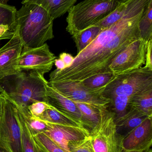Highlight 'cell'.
<instances>
[{
  "label": "cell",
  "instance_id": "obj_1",
  "mask_svg": "<svg viewBox=\"0 0 152 152\" xmlns=\"http://www.w3.org/2000/svg\"><path fill=\"white\" fill-rule=\"evenodd\" d=\"M150 0H129L124 16L104 28L85 49L74 58L72 65L50 75L49 83L81 82L92 76L112 73L114 59L129 45L140 39L139 23Z\"/></svg>",
  "mask_w": 152,
  "mask_h": 152
},
{
  "label": "cell",
  "instance_id": "obj_2",
  "mask_svg": "<svg viewBox=\"0 0 152 152\" xmlns=\"http://www.w3.org/2000/svg\"><path fill=\"white\" fill-rule=\"evenodd\" d=\"M54 20L40 5H22L17 11V29L23 48L40 47L52 39Z\"/></svg>",
  "mask_w": 152,
  "mask_h": 152
},
{
  "label": "cell",
  "instance_id": "obj_3",
  "mask_svg": "<svg viewBox=\"0 0 152 152\" xmlns=\"http://www.w3.org/2000/svg\"><path fill=\"white\" fill-rule=\"evenodd\" d=\"M47 81L37 72L20 71L0 81V92L14 105L27 109L35 102H46Z\"/></svg>",
  "mask_w": 152,
  "mask_h": 152
},
{
  "label": "cell",
  "instance_id": "obj_4",
  "mask_svg": "<svg viewBox=\"0 0 152 152\" xmlns=\"http://www.w3.org/2000/svg\"><path fill=\"white\" fill-rule=\"evenodd\" d=\"M125 0H84L68 12L66 30L73 36L94 26L113 12Z\"/></svg>",
  "mask_w": 152,
  "mask_h": 152
},
{
  "label": "cell",
  "instance_id": "obj_5",
  "mask_svg": "<svg viewBox=\"0 0 152 152\" xmlns=\"http://www.w3.org/2000/svg\"><path fill=\"white\" fill-rule=\"evenodd\" d=\"M151 89L152 69L145 66L117 75L106 86L103 94L108 99L115 95L125 96L131 98Z\"/></svg>",
  "mask_w": 152,
  "mask_h": 152
},
{
  "label": "cell",
  "instance_id": "obj_6",
  "mask_svg": "<svg viewBox=\"0 0 152 152\" xmlns=\"http://www.w3.org/2000/svg\"><path fill=\"white\" fill-rule=\"evenodd\" d=\"M100 119L90 132L95 152H123V139L116 132L114 114L108 108H100Z\"/></svg>",
  "mask_w": 152,
  "mask_h": 152
},
{
  "label": "cell",
  "instance_id": "obj_7",
  "mask_svg": "<svg viewBox=\"0 0 152 152\" xmlns=\"http://www.w3.org/2000/svg\"><path fill=\"white\" fill-rule=\"evenodd\" d=\"M48 84L73 102L84 103L95 107L106 108L109 107L110 102V100L106 98L103 94L106 86L91 89L83 86L81 82L73 81L48 82Z\"/></svg>",
  "mask_w": 152,
  "mask_h": 152
},
{
  "label": "cell",
  "instance_id": "obj_8",
  "mask_svg": "<svg viewBox=\"0 0 152 152\" xmlns=\"http://www.w3.org/2000/svg\"><path fill=\"white\" fill-rule=\"evenodd\" d=\"M56 59L46 43L36 48L23 47L16 68L18 72L33 71L44 76L51 71Z\"/></svg>",
  "mask_w": 152,
  "mask_h": 152
},
{
  "label": "cell",
  "instance_id": "obj_9",
  "mask_svg": "<svg viewBox=\"0 0 152 152\" xmlns=\"http://www.w3.org/2000/svg\"><path fill=\"white\" fill-rule=\"evenodd\" d=\"M5 98L0 121V143L11 152H22L17 109L10 100Z\"/></svg>",
  "mask_w": 152,
  "mask_h": 152
},
{
  "label": "cell",
  "instance_id": "obj_10",
  "mask_svg": "<svg viewBox=\"0 0 152 152\" xmlns=\"http://www.w3.org/2000/svg\"><path fill=\"white\" fill-rule=\"evenodd\" d=\"M147 43L140 38L129 45L112 62L110 72L118 75L142 67L145 65Z\"/></svg>",
  "mask_w": 152,
  "mask_h": 152
},
{
  "label": "cell",
  "instance_id": "obj_11",
  "mask_svg": "<svg viewBox=\"0 0 152 152\" xmlns=\"http://www.w3.org/2000/svg\"><path fill=\"white\" fill-rule=\"evenodd\" d=\"M152 117H148L122 140L123 152H148L152 145Z\"/></svg>",
  "mask_w": 152,
  "mask_h": 152
},
{
  "label": "cell",
  "instance_id": "obj_12",
  "mask_svg": "<svg viewBox=\"0 0 152 152\" xmlns=\"http://www.w3.org/2000/svg\"><path fill=\"white\" fill-rule=\"evenodd\" d=\"M44 134L66 152H70L68 148L69 143L84 140L90 137V133L84 128L50 123L49 129Z\"/></svg>",
  "mask_w": 152,
  "mask_h": 152
},
{
  "label": "cell",
  "instance_id": "obj_13",
  "mask_svg": "<svg viewBox=\"0 0 152 152\" xmlns=\"http://www.w3.org/2000/svg\"><path fill=\"white\" fill-rule=\"evenodd\" d=\"M23 48L17 29L13 37L0 49V81L18 73L17 60Z\"/></svg>",
  "mask_w": 152,
  "mask_h": 152
},
{
  "label": "cell",
  "instance_id": "obj_14",
  "mask_svg": "<svg viewBox=\"0 0 152 152\" xmlns=\"http://www.w3.org/2000/svg\"><path fill=\"white\" fill-rule=\"evenodd\" d=\"M46 88V102L54 110L63 113L83 126L82 115L75 102L50 86L48 81Z\"/></svg>",
  "mask_w": 152,
  "mask_h": 152
},
{
  "label": "cell",
  "instance_id": "obj_15",
  "mask_svg": "<svg viewBox=\"0 0 152 152\" xmlns=\"http://www.w3.org/2000/svg\"><path fill=\"white\" fill-rule=\"evenodd\" d=\"M148 117L146 114L133 108L126 117L115 123L116 132L123 139Z\"/></svg>",
  "mask_w": 152,
  "mask_h": 152
},
{
  "label": "cell",
  "instance_id": "obj_16",
  "mask_svg": "<svg viewBox=\"0 0 152 152\" xmlns=\"http://www.w3.org/2000/svg\"><path fill=\"white\" fill-rule=\"evenodd\" d=\"M82 115V126L90 133L100 119V108L84 103L75 102Z\"/></svg>",
  "mask_w": 152,
  "mask_h": 152
},
{
  "label": "cell",
  "instance_id": "obj_17",
  "mask_svg": "<svg viewBox=\"0 0 152 152\" xmlns=\"http://www.w3.org/2000/svg\"><path fill=\"white\" fill-rule=\"evenodd\" d=\"M77 0H41L40 5L54 20L60 18L69 11Z\"/></svg>",
  "mask_w": 152,
  "mask_h": 152
},
{
  "label": "cell",
  "instance_id": "obj_18",
  "mask_svg": "<svg viewBox=\"0 0 152 152\" xmlns=\"http://www.w3.org/2000/svg\"><path fill=\"white\" fill-rule=\"evenodd\" d=\"M108 109L114 114L115 123L126 117L133 109L131 98L125 96L115 95L110 97Z\"/></svg>",
  "mask_w": 152,
  "mask_h": 152
},
{
  "label": "cell",
  "instance_id": "obj_19",
  "mask_svg": "<svg viewBox=\"0 0 152 152\" xmlns=\"http://www.w3.org/2000/svg\"><path fill=\"white\" fill-rule=\"evenodd\" d=\"M103 29L99 26L94 25L72 36L77 49L78 53L85 49Z\"/></svg>",
  "mask_w": 152,
  "mask_h": 152
},
{
  "label": "cell",
  "instance_id": "obj_20",
  "mask_svg": "<svg viewBox=\"0 0 152 152\" xmlns=\"http://www.w3.org/2000/svg\"><path fill=\"white\" fill-rule=\"evenodd\" d=\"M17 109V108H16ZM17 117L21 131V145L22 152H40L31 134L22 114L17 109Z\"/></svg>",
  "mask_w": 152,
  "mask_h": 152
},
{
  "label": "cell",
  "instance_id": "obj_21",
  "mask_svg": "<svg viewBox=\"0 0 152 152\" xmlns=\"http://www.w3.org/2000/svg\"><path fill=\"white\" fill-rule=\"evenodd\" d=\"M38 118L54 125L83 127L72 119L53 108L46 110Z\"/></svg>",
  "mask_w": 152,
  "mask_h": 152
},
{
  "label": "cell",
  "instance_id": "obj_22",
  "mask_svg": "<svg viewBox=\"0 0 152 152\" xmlns=\"http://www.w3.org/2000/svg\"><path fill=\"white\" fill-rule=\"evenodd\" d=\"M14 105L22 114L27 126L33 137L39 134H44L48 130L49 128V123L32 116L29 113L28 109L20 108Z\"/></svg>",
  "mask_w": 152,
  "mask_h": 152
},
{
  "label": "cell",
  "instance_id": "obj_23",
  "mask_svg": "<svg viewBox=\"0 0 152 152\" xmlns=\"http://www.w3.org/2000/svg\"><path fill=\"white\" fill-rule=\"evenodd\" d=\"M131 104L133 108L152 117V89L131 97Z\"/></svg>",
  "mask_w": 152,
  "mask_h": 152
},
{
  "label": "cell",
  "instance_id": "obj_24",
  "mask_svg": "<svg viewBox=\"0 0 152 152\" xmlns=\"http://www.w3.org/2000/svg\"><path fill=\"white\" fill-rule=\"evenodd\" d=\"M140 38L146 42L152 40V0H150L139 23Z\"/></svg>",
  "mask_w": 152,
  "mask_h": 152
},
{
  "label": "cell",
  "instance_id": "obj_25",
  "mask_svg": "<svg viewBox=\"0 0 152 152\" xmlns=\"http://www.w3.org/2000/svg\"><path fill=\"white\" fill-rule=\"evenodd\" d=\"M116 77L117 75L112 73L98 74L87 78L81 83L87 88L95 89L106 86Z\"/></svg>",
  "mask_w": 152,
  "mask_h": 152
},
{
  "label": "cell",
  "instance_id": "obj_26",
  "mask_svg": "<svg viewBox=\"0 0 152 152\" xmlns=\"http://www.w3.org/2000/svg\"><path fill=\"white\" fill-rule=\"evenodd\" d=\"M129 0H125L108 17L94 25L99 26L104 29L119 20L125 14L129 3Z\"/></svg>",
  "mask_w": 152,
  "mask_h": 152
},
{
  "label": "cell",
  "instance_id": "obj_27",
  "mask_svg": "<svg viewBox=\"0 0 152 152\" xmlns=\"http://www.w3.org/2000/svg\"><path fill=\"white\" fill-rule=\"evenodd\" d=\"M17 11L14 6L0 3V25L17 26Z\"/></svg>",
  "mask_w": 152,
  "mask_h": 152
},
{
  "label": "cell",
  "instance_id": "obj_28",
  "mask_svg": "<svg viewBox=\"0 0 152 152\" xmlns=\"http://www.w3.org/2000/svg\"><path fill=\"white\" fill-rule=\"evenodd\" d=\"M37 144L47 152H66L45 134L33 137Z\"/></svg>",
  "mask_w": 152,
  "mask_h": 152
},
{
  "label": "cell",
  "instance_id": "obj_29",
  "mask_svg": "<svg viewBox=\"0 0 152 152\" xmlns=\"http://www.w3.org/2000/svg\"><path fill=\"white\" fill-rule=\"evenodd\" d=\"M70 152H95L90 137L76 142H71L68 145Z\"/></svg>",
  "mask_w": 152,
  "mask_h": 152
},
{
  "label": "cell",
  "instance_id": "obj_30",
  "mask_svg": "<svg viewBox=\"0 0 152 152\" xmlns=\"http://www.w3.org/2000/svg\"><path fill=\"white\" fill-rule=\"evenodd\" d=\"M53 108L45 102H37L28 106L27 109L30 114L36 118H39L46 110Z\"/></svg>",
  "mask_w": 152,
  "mask_h": 152
},
{
  "label": "cell",
  "instance_id": "obj_31",
  "mask_svg": "<svg viewBox=\"0 0 152 152\" xmlns=\"http://www.w3.org/2000/svg\"><path fill=\"white\" fill-rule=\"evenodd\" d=\"M17 30V26L8 25H0V41L11 39Z\"/></svg>",
  "mask_w": 152,
  "mask_h": 152
},
{
  "label": "cell",
  "instance_id": "obj_32",
  "mask_svg": "<svg viewBox=\"0 0 152 152\" xmlns=\"http://www.w3.org/2000/svg\"><path fill=\"white\" fill-rule=\"evenodd\" d=\"M152 40L148 42L146 53L145 66L152 69Z\"/></svg>",
  "mask_w": 152,
  "mask_h": 152
},
{
  "label": "cell",
  "instance_id": "obj_33",
  "mask_svg": "<svg viewBox=\"0 0 152 152\" xmlns=\"http://www.w3.org/2000/svg\"><path fill=\"white\" fill-rule=\"evenodd\" d=\"M59 58L63 61L66 66V68L70 66L74 61V58L71 54L66 53H62L59 55Z\"/></svg>",
  "mask_w": 152,
  "mask_h": 152
},
{
  "label": "cell",
  "instance_id": "obj_34",
  "mask_svg": "<svg viewBox=\"0 0 152 152\" xmlns=\"http://www.w3.org/2000/svg\"><path fill=\"white\" fill-rule=\"evenodd\" d=\"M54 64L57 68L56 69L59 70H63L66 68L64 62L60 58L56 59L54 61Z\"/></svg>",
  "mask_w": 152,
  "mask_h": 152
},
{
  "label": "cell",
  "instance_id": "obj_35",
  "mask_svg": "<svg viewBox=\"0 0 152 152\" xmlns=\"http://www.w3.org/2000/svg\"><path fill=\"white\" fill-rule=\"evenodd\" d=\"M5 100V98L4 96L0 92V121H1L2 114Z\"/></svg>",
  "mask_w": 152,
  "mask_h": 152
},
{
  "label": "cell",
  "instance_id": "obj_36",
  "mask_svg": "<svg viewBox=\"0 0 152 152\" xmlns=\"http://www.w3.org/2000/svg\"><path fill=\"white\" fill-rule=\"evenodd\" d=\"M41 0H23L21 4L23 5L26 4H38Z\"/></svg>",
  "mask_w": 152,
  "mask_h": 152
},
{
  "label": "cell",
  "instance_id": "obj_37",
  "mask_svg": "<svg viewBox=\"0 0 152 152\" xmlns=\"http://www.w3.org/2000/svg\"><path fill=\"white\" fill-rule=\"evenodd\" d=\"M0 152H11L0 143Z\"/></svg>",
  "mask_w": 152,
  "mask_h": 152
},
{
  "label": "cell",
  "instance_id": "obj_38",
  "mask_svg": "<svg viewBox=\"0 0 152 152\" xmlns=\"http://www.w3.org/2000/svg\"><path fill=\"white\" fill-rule=\"evenodd\" d=\"M8 1H9V0H0V3L6 4L7 2H8Z\"/></svg>",
  "mask_w": 152,
  "mask_h": 152
},
{
  "label": "cell",
  "instance_id": "obj_39",
  "mask_svg": "<svg viewBox=\"0 0 152 152\" xmlns=\"http://www.w3.org/2000/svg\"><path fill=\"white\" fill-rule=\"evenodd\" d=\"M37 146H38V148H39V150H40V152H46V151H45L44 149H43V148H41V147H40V146H38V145H37Z\"/></svg>",
  "mask_w": 152,
  "mask_h": 152
},
{
  "label": "cell",
  "instance_id": "obj_40",
  "mask_svg": "<svg viewBox=\"0 0 152 152\" xmlns=\"http://www.w3.org/2000/svg\"><path fill=\"white\" fill-rule=\"evenodd\" d=\"M148 152H152V151L151 149H150V150H149V151H148Z\"/></svg>",
  "mask_w": 152,
  "mask_h": 152
}]
</instances>
